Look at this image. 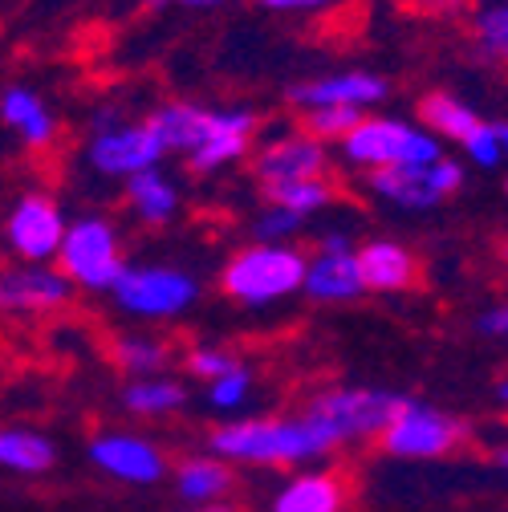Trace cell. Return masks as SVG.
Masks as SVG:
<instances>
[{"label":"cell","mask_w":508,"mask_h":512,"mask_svg":"<svg viewBox=\"0 0 508 512\" xmlns=\"http://www.w3.org/2000/svg\"><path fill=\"white\" fill-rule=\"evenodd\" d=\"M0 464L13 472H49L53 443L33 431H0Z\"/></svg>","instance_id":"obj_23"},{"label":"cell","mask_w":508,"mask_h":512,"mask_svg":"<svg viewBox=\"0 0 508 512\" xmlns=\"http://www.w3.org/2000/svg\"><path fill=\"white\" fill-rule=\"evenodd\" d=\"M252 171H257L261 187L297 183V179H326L330 155H326V143H317L313 135L301 131V126H293V131H277L261 143L257 167Z\"/></svg>","instance_id":"obj_11"},{"label":"cell","mask_w":508,"mask_h":512,"mask_svg":"<svg viewBox=\"0 0 508 512\" xmlns=\"http://www.w3.org/2000/svg\"><path fill=\"white\" fill-rule=\"evenodd\" d=\"M407 403L411 399L391 391H330L309 403L305 419L322 431L330 447H338L346 439H366L374 431H383Z\"/></svg>","instance_id":"obj_6"},{"label":"cell","mask_w":508,"mask_h":512,"mask_svg":"<svg viewBox=\"0 0 508 512\" xmlns=\"http://www.w3.org/2000/svg\"><path fill=\"white\" fill-rule=\"evenodd\" d=\"M151 9H183V13H212V9H224L232 0H147Z\"/></svg>","instance_id":"obj_33"},{"label":"cell","mask_w":508,"mask_h":512,"mask_svg":"<svg viewBox=\"0 0 508 512\" xmlns=\"http://www.w3.org/2000/svg\"><path fill=\"white\" fill-rule=\"evenodd\" d=\"M212 512H228V508H212Z\"/></svg>","instance_id":"obj_35"},{"label":"cell","mask_w":508,"mask_h":512,"mask_svg":"<svg viewBox=\"0 0 508 512\" xmlns=\"http://www.w3.org/2000/svg\"><path fill=\"white\" fill-rule=\"evenodd\" d=\"M504 147H508V126L504 122H492V118H480V126L464 139V151L476 167H500L504 163Z\"/></svg>","instance_id":"obj_27"},{"label":"cell","mask_w":508,"mask_h":512,"mask_svg":"<svg viewBox=\"0 0 508 512\" xmlns=\"http://www.w3.org/2000/svg\"><path fill=\"white\" fill-rule=\"evenodd\" d=\"M90 456L98 468H106L110 476H118L126 484H155L167 468L159 447H151L139 435H102V439H94Z\"/></svg>","instance_id":"obj_15"},{"label":"cell","mask_w":508,"mask_h":512,"mask_svg":"<svg viewBox=\"0 0 508 512\" xmlns=\"http://www.w3.org/2000/svg\"><path fill=\"white\" fill-rule=\"evenodd\" d=\"M468 37L480 61H504L508 53V5L504 0H480L468 21Z\"/></svg>","instance_id":"obj_22"},{"label":"cell","mask_w":508,"mask_h":512,"mask_svg":"<svg viewBox=\"0 0 508 512\" xmlns=\"http://www.w3.org/2000/svg\"><path fill=\"white\" fill-rule=\"evenodd\" d=\"M183 387L179 382H167V378H155V382H135L126 387L122 403L131 407L135 415H167V411H179L183 407Z\"/></svg>","instance_id":"obj_26"},{"label":"cell","mask_w":508,"mask_h":512,"mask_svg":"<svg viewBox=\"0 0 508 512\" xmlns=\"http://www.w3.org/2000/svg\"><path fill=\"white\" fill-rule=\"evenodd\" d=\"M163 155H167V143L159 135L155 114H126V110H114V106L94 114L86 159L98 175L131 179L139 171L159 167Z\"/></svg>","instance_id":"obj_2"},{"label":"cell","mask_w":508,"mask_h":512,"mask_svg":"<svg viewBox=\"0 0 508 512\" xmlns=\"http://www.w3.org/2000/svg\"><path fill=\"white\" fill-rule=\"evenodd\" d=\"M236 362H232V354H224V350H196L192 358H187V370H192V374H200V378H220V374H228Z\"/></svg>","instance_id":"obj_32"},{"label":"cell","mask_w":508,"mask_h":512,"mask_svg":"<svg viewBox=\"0 0 508 512\" xmlns=\"http://www.w3.org/2000/svg\"><path fill=\"white\" fill-rule=\"evenodd\" d=\"M57 256H61V277L78 281L82 289H114L118 277L126 273L118 236L102 216L74 220L57 244Z\"/></svg>","instance_id":"obj_7"},{"label":"cell","mask_w":508,"mask_h":512,"mask_svg":"<svg viewBox=\"0 0 508 512\" xmlns=\"http://www.w3.org/2000/svg\"><path fill=\"white\" fill-rule=\"evenodd\" d=\"M464 439V423L443 415V411H431V407H419V403H407L387 427H383V447L391 456H403V460H431V456H443Z\"/></svg>","instance_id":"obj_9"},{"label":"cell","mask_w":508,"mask_h":512,"mask_svg":"<svg viewBox=\"0 0 508 512\" xmlns=\"http://www.w3.org/2000/svg\"><path fill=\"white\" fill-rule=\"evenodd\" d=\"M114 297L139 317H175L196 301V281L179 269H126L114 285Z\"/></svg>","instance_id":"obj_12"},{"label":"cell","mask_w":508,"mask_h":512,"mask_svg":"<svg viewBox=\"0 0 508 512\" xmlns=\"http://www.w3.org/2000/svg\"><path fill=\"white\" fill-rule=\"evenodd\" d=\"M126 204H131L147 224H167L179 208V187L159 167H151V171H139V175L126 179Z\"/></svg>","instance_id":"obj_21"},{"label":"cell","mask_w":508,"mask_h":512,"mask_svg":"<svg viewBox=\"0 0 508 512\" xmlns=\"http://www.w3.org/2000/svg\"><path fill=\"white\" fill-rule=\"evenodd\" d=\"M504 326H508V322H504V309H492V313L480 317V330H484V334H504Z\"/></svg>","instance_id":"obj_34"},{"label":"cell","mask_w":508,"mask_h":512,"mask_svg":"<svg viewBox=\"0 0 508 512\" xmlns=\"http://www.w3.org/2000/svg\"><path fill=\"white\" fill-rule=\"evenodd\" d=\"M167 155H183L187 171L212 175L240 163L252 151L261 122L244 106H200V102H167L155 110Z\"/></svg>","instance_id":"obj_1"},{"label":"cell","mask_w":508,"mask_h":512,"mask_svg":"<svg viewBox=\"0 0 508 512\" xmlns=\"http://www.w3.org/2000/svg\"><path fill=\"white\" fill-rule=\"evenodd\" d=\"M0 122H5L29 151H49L57 143V114L33 86L0 90Z\"/></svg>","instance_id":"obj_14"},{"label":"cell","mask_w":508,"mask_h":512,"mask_svg":"<svg viewBox=\"0 0 508 512\" xmlns=\"http://www.w3.org/2000/svg\"><path fill=\"white\" fill-rule=\"evenodd\" d=\"M232 488V472L216 460H183L179 464V492L187 500H216Z\"/></svg>","instance_id":"obj_25"},{"label":"cell","mask_w":508,"mask_h":512,"mask_svg":"<svg viewBox=\"0 0 508 512\" xmlns=\"http://www.w3.org/2000/svg\"><path fill=\"white\" fill-rule=\"evenodd\" d=\"M297 228H301V216L281 212V208H273V212H265V216L257 220V236H261V244H277L281 236H289V232H297Z\"/></svg>","instance_id":"obj_31"},{"label":"cell","mask_w":508,"mask_h":512,"mask_svg":"<svg viewBox=\"0 0 508 512\" xmlns=\"http://www.w3.org/2000/svg\"><path fill=\"white\" fill-rule=\"evenodd\" d=\"M346 504V484L334 472H309L297 476L293 484L281 488L273 500V512H342Z\"/></svg>","instance_id":"obj_19"},{"label":"cell","mask_w":508,"mask_h":512,"mask_svg":"<svg viewBox=\"0 0 508 512\" xmlns=\"http://www.w3.org/2000/svg\"><path fill=\"white\" fill-rule=\"evenodd\" d=\"M70 297V285L61 273L45 269H0V309L5 313H41L57 309Z\"/></svg>","instance_id":"obj_16"},{"label":"cell","mask_w":508,"mask_h":512,"mask_svg":"<svg viewBox=\"0 0 508 512\" xmlns=\"http://www.w3.org/2000/svg\"><path fill=\"white\" fill-rule=\"evenodd\" d=\"M460 183H464V167L448 155H435L427 163H399V167L370 171V187L378 196L399 208H411V212L435 208L439 200H448Z\"/></svg>","instance_id":"obj_8"},{"label":"cell","mask_w":508,"mask_h":512,"mask_svg":"<svg viewBox=\"0 0 508 512\" xmlns=\"http://www.w3.org/2000/svg\"><path fill=\"white\" fill-rule=\"evenodd\" d=\"M419 118H423V131L431 139H452L460 147H464V139L480 126V114L468 102H460L456 94H448V90H431L419 102Z\"/></svg>","instance_id":"obj_20"},{"label":"cell","mask_w":508,"mask_h":512,"mask_svg":"<svg viewBox=\"0 0 508 512\" xmlns=\"http://www.w3.org/2000/svg\"><path fill=\"white\" fill-rule=\"evenodd\" d=\"M114 362L131 374H151L167 362V350L159 342H147V338H118L114 342Z\"/></svg>","instance_id":"obj_28"},{"label":"cell","mask_w":508,"mask_h":512,"mask_svg":"<svg viewBox=\"0 0 508 512\" xmlns=\"http://www.w3.org/2000/svg\"><path fill=\"white\" fill-rule=\"evenodd\" d=\"M301 289L317 301H350L362 293V277H358V261L354 252H322L313 265H305Z\"/></svg>","instance_id":"obj_18"},{"label":"cell","mask_w":508,"mask_h":512,"mask_svg":"<svg viewBox=\"0 0 508 512\" xmlns=\"http://www.w3.org/2000/svg\"><path fill=\"white\" fill-rule=\"evenodd\" d=\"M387 94H391V82L383 74H374V70H338V74L297 82L289 90V102L301 114H309V110H358V114H366Z\"/></svg>","instance_id":"obj_10"},{"label":"cell","mask_w":508,"mask_h":512,"mask_svg":"<svg viewBox=\"0 0 508 512\" xmlns=\"http://www.w3.org/2000/svg\"><path fill=\"white\" fill-rule=\"evenodd\" d=\"M265 200H269V208H281V212H293L305 220L309 212L326 208L334 200V187H330V175L326 179H297V183L265 187Z\"/></svg>","instance_id":"obj_24"},{"label":"cell","mask_w":508,"mask_h":512,"mask_svg":"<svg viewBox=\"0 0 508 512\" xmlns=\"http://www.w3.org/2000/svg\"><path fill=\"white\" fill-rule=\"evenodd\" d=\"M358 277H362V289H378V293H395V289H411L415 281V256L395 244V240H374L366 244L358 256Z\"/></svg>","instance_id":"obj_17"},{"label":"cell","mask_w":508,"mask_h":512,"mask_svg":"<svg viewBox=\"0 0 508 512\" xmlns=\"http://www.w3.org/2000/svg\"><path fill=\"white\" fill-rule=\"evenodd\" d=\"M244 395H248V370H240V366H232L228 374H220L212 382V403L216 407H240Z\"/></svg>","instance_id":"obj_30"},{"label":"cell","mask_w":508,"mask_h":512,"mask_svg":"<svg viewBox=\"0 0 508 512\" xmlns=\"http://www.w3.org/2000/svg\"><path fill=\"white\" fill-rule=\"evenodd\" d=\"M66 236V220H61V208L33 191L25 196L13 216H9V244L25 256V261H45V256H57V244Z\"/></svg>","instance_id":"obj_13"},{"label":"cell","mask_w":508,"mask_h":512,"mask_svg":"<svg viewBox=\"0 0 508 512\" xmlns=\"http://www.w3.org/2000/svg\"><path fill=\"white\" fill-rule=\"evenodd\" d=\"M212 452L244 464H297L330 452L305 415L301 419H248V423H228L212 431Z\"/></svg>","instance_id":"obj_3"},{"label":"cell","mask_w":508,"mask_h":512,"mask_svg":"<svg viewBox=\"0 0 508 512\" xmlns=\"http://www.w3.org/2000/svg\"><path fill=\"white\" fill-rule=\"evenodd\" d=\"M346 163L366 167V171H383L399 163H427L443 155L439 139H431L423 126L403 122L395 114H362L350 131L338 139Z\"/></svg>","instance_id":"obj_4"},{"label":"cell","mask_w":508,"mask_h":512,"mask_svg":"<svg viewBox=\"0 0 508 512\" xmlns=\"http://www.w3.org/2000/svg\"><path fill=\"white\" fill-rule=\"evenodd\" d=\"M305 256L289 244H252L232 256L224 269V293L244 305H269L293 289H301Z\"/></svg>","instance_id":"obj_5"},{"label":"cell","mask_w":508,"mask_h":512,"mask_svg":"<svg viewBox=\"0 0 508 512\" xmlns=\"http://www.w3.org/2000/svg\"><path fill=\"white\" fill-rule=\"evenodd\" d=\"M257 5L277 17H322V13H334L342 0H257Z\"/></svg>","instance_id":"obj_29"}]
</instances>
